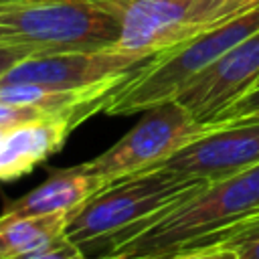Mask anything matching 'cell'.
Instances as JSON below:
<instances>
[{
	"label": "cell",
	"instance_id": "cell-1",
	"mask_svg": "<svg viewBox=\"0 0 259 259\" xmlns=\"http://www.w3.org/2000/svg\"><path fill=\"white\" fill-rule=\"evenodd\" d=\"M202 184L162 168L113 180L71 212L65 237L85 255H111Z\"/></svg>",
	"mask_w": 259,
	"mask_h": 259
},
{
	"label": "cell",
	"instance_id": "cell-2",
	"mask_svg": "<svg viewBox=\"0 0 259 259\" xmlns=\"http://www.w3.org/2000/svg\"><path fill=\"white\" fill-rule=\"evenodd\" d=\"M257 214L259 166L202 184L113 253L168 259L208 247L223 233Z\"/></svg>",
	"mask_w": 259,
	"mask_h": 259
},
{
	"label": "cell",
	"instance_id": "cell-3",
	"mask_svg": "<svg viewBox=\"0 0 259 259\" xmlns=\"http://www.w3.org/2000/svg\"><path fill=\"white\" fill-rule=\"evenodd\" d=\"M259 30V2L233 18L200 32L188 42L160 53L136 69L105 103L107 115L146 111L176 95L227 51Z\"/></svg>",
	"mask_w": 259,
	"mask_h": 259
},
{
	"label": "cell",
	"instance_id": "cell-4",
	"mask_svg": "<svg viewBox=\"0 0 259 259\" xmlns=\"http://www.w3.org/2000/svg\"><path fill=\"white\" fill-rule=\"evenodd\" d=\"M119 20L99 0H47L0 6V45L30 55L115 47Z\"/></svg>",
	"mask_w": 259,
	"mask_h": 259
},
{
	"label": "cell",
	"instance_id": "cell-5",
	"mask_svg": "<svg viewBox=\"0 0 259 259\" xmlns=\"http://www.w3.org/2000/svg\"><path fill=\"white\" fill-rule=\"evenodd\" d=\"M119 20L115 49L156 57L255 6L259 0H99Z\"/></svg>",
	"mask_w": 259,
	"mask_h": 259
},
{
	"label": "cell",
	"instance_id": "cell-6",
	"mask_svg": "<svg viewBox=\"0 0 259 259\" xmlns=\"http://www.w3.org/2000/svg\"><path fill=\"white\" fill-rule=\"evenodd\" d=\"M142 113V119L121 140L89 162H83L81 168L105 184L156 170L178 150L217 125L198 121L176 99L154 105Z\"/></svg>",
	"mask_w": 259,
	"mask_h": 259
},
{
	"label": "cell",
	"instance_id": "cell-7",
	"mask_svg": "<svg viewBox=\"0 0 259 259\" xmlns=\"http://www.w3.org/2000/svg\"><path fill=\"white\" fill-rule=\"evenodd\" d=\"M154 57L115 47L32 55L12 67L0 83H34L49 89H85L130 77Z\"/></svg>",
	"mask_w": 259,
	"mask_h": 259
},
{
	"label": "cell",
	"instance_id": "cell-8",
	"mask_svg": "<svg viewBox=\"0 0 259 259\" xmlns=\"http://www.w3.org/2000/svg\"><path fill=\"white\" fill-rule=\"evenodd\" d=\"M259 166V117L217 121L158 168L196 180H221Z\"/></svg>",
	"mask_w": 259,
	"mask_h": 259
},
{
	"label": "cell",
	"instance_id": "cell-9",
	"mask_svg": "<svg viewBox=\"0 0 259 259\" xmlns=\"http://www.w3.org/2000/svg\"><path fill=\"white\" fill-rule=\"evenodd\" d=\"M259 83V30L243 38L206 71L192 79L178 95L198 121L212 123L225 109Z\"/></svg>",
	"mask_w": 259,
	"mask_h": 259
},
{
	"label": "cell",
	"instance_id": "cell-10",
	"mask_svg": "<svg viewBox=\"0 0 259 259\" xmlns=\"http://www.w3.org/2000/svg\"><path fill=\"white\" fill-rule=\"evenodd\" d=\"M87 115L81 111L57 113L14 125L0 140V180H14L28 174L51 154L61 150L63 142Z\"/></svg>",
	"mask_w": 259,
	"mask_h": 259
},
{
	"label": "cell",
	"instance_id": "cell-11",
	"mask_svg": "<svg viewBox=\"0 0 259 259\" xmlns=\"http://www.w3.org/2000/svg\"><path fill=\"white\" fill-rule=\"evenodd\" d=\"M103 186L105 182L87 174L81 164L55 170L42 184H38L30 192L22 194L20 198L8 200L0 210V221L73 212Z\"/></svg>",
	"mask_w": 259,
	"mask_h": 259
},
{
	"label": "cell",
	"instance_id": "cell-12",
	"mask_svg": "<svg viewBox=\"0 0 259 259\" xmlns=\"http://www.w3.org/2000/svg\"><path fill=\"white\" fill-rule=\"evenodd\" d=\"M71 212L0 221V259H16L65 235Z\"/></svg>",
	"mask_w": 259,
	"mask_h": 259
},
{
	"label": "cell",
	"instance_id": "cell-13",
	"mask_svg": "<svg viewBox=\"0 0 259 259\" xmlns=\"http://www.w3.org/2000/svg\"><path fill=\"white\" fill-rule=\"evenodd\" d=\"M16 259H87V255L77 243H73L65 235H61L55 241L26 253V255H20Z\"/></svg>",
	"mask_w": 259,
	"mask_h": 259
},
{
	"label": "cell",
	"instance_id": "cell-14",
	"mask_svg": "<svg viewBox=\"0 0 259 259\" xmlns=\"http://www.w3.org/2000/svg\"><path fill=\"white\" fill-rule=\"evenodd\" d=\"M257 117H259V85H255L241 99H237L212 123H217V121H243V119H257Z\"/></svg>",
	"mask_w": 259,
	"mask_h": 259
},
{
	"label": "cell",
	"instance_id": "cell-15",
	"mask_svg": "<svg viewBox=\"0 0 259 259\" xmlns=\"http://www.w3.org/2000/svg\"><path fill=\"white\" fill-rule=\"evenodd\" d=\"M168 259H239L237 251L233 247L227 245H210V247H200V249H192L186 253H178L174 257Z\"/></svg>",
	"mask_w": 259,
	"mask_h": 259
},
{
	"label": "cell",
	"instance_id": "cell-16",
	"mask_svg": "<svg viewBox=\"0 0 259 259\" xmlns=\"http://www.w3.org/2000/svg\"><path fill=\"white\" fill-rule=\"evenodd\" d=\"M32 57L28 51L24 49H16V47H6V45H0V79L12 69L16 67L20 61Z\"/></svg>",
	"mask_w": 259,
	"mask_h": 259
},
{
	"label": "cell",
	"instance_id": "cell-17",
	"mask_svg": "<svg viewBox=\"0 0 259 259\" xmlns=\"http://www.w3.org/2000/svg\"><path fill=\"white\" fill-rule=\"evenodd\" d=\"M95 259H162V257H127V255H117V253H111V255H99Z\"/></svg>",
	"mask_w": 259,
	"mask_h": 259
},
{
	"label": "cell",
	"instance_id": "cell-18",
	"mask_svg": "<svg viewBox=\"0 0 259 259\" xmlns=\"http://www.w3.org/2000/svg\"><path fill=\"white\" fill-rule=\"evenodd\" d=\"M28 2H47V0H0V6H10V4H28Z\"/></svg>",
	"mask_w": 259,
	"mask_h": 259
},
{
	"label": "cell",
	"instance_id": "cell-19",
	"mask_svg": "<svg viewBox=\"0 0 259 259\" xmlns=\"http://www.w3.org/2000/svg\"><path fill=\"white\" fill-rule=\"evenodd\" d=\"M10 130H12V127H8V125H2V123H0V140H2Z\"/></svg>",
	"mask_w": 259,
	"mask_h": 259
},
{
	"label": "cell",
	"instance_id": "cell-20",
	"mask_svg": "<svg viewBox=\"0 0 259 259\" xmlns=\"http://www.w3.org/2000/svg\"><path fill=\"white\" fill-rule=\"evenodd\" d=\"M257 85H259V83H257Z\"/></svg>",
	"mask_w": 259,
	"mask_h": 259
}]
</instances>
